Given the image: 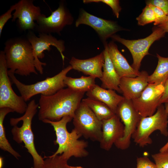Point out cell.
Instances as JSON below:
<instances>
[{
    "mask_svg": "<svg viewBox=\"0 0 168 168\" xmlns=\"http://www.w3.org/2000/svg\"><path fill=\"white\" fill-rule=\"evenodd\" d=\"M85 92L68 87L49 96L41 95L38 103V119L57 121L63 117L73 118Z\"/></svg>",
    "mask_w": 168,
    "mask_h": 168,
    "instance_id": "1",
    "label": "cell"
},
{
    "mask_svg": "<svg viewBox=\"0 0 168 168\" xmlns=\"http://www.w3.org/2000/svg\"><path fill=\"white\" fill-rule=\"evenodd\" d=\"M72 119L70 116H66L57 121L45 120L42 121L50 124L55 133L56 139L54 142L58 147L56 151L51 156L60 154L63 159L68 161L72 156L81 158L88 155L89 152L86 150L87 142L78 139L82 135L74 128L70 132L68 131L67 124Z\"/></svg>",
    "mask_w": 168,
    "mask_h": 168,
    "instance_id": "2",
    "label": "cell"
},
{
    "mask_svg": "<svg viewBox=\"0 0 168 168\" xmlns=\"http://www.w3.org/2000/svg\"><path fill=\"white\" fill-rule=\"evenodd\" d=\"M4 51L9 70L24 76L37 75L32 45L27 39L15 37L7 40Z\"/></svg>",
    "mask_w": 168,
    "mask_h": 168,
    "instance_id": "3",
    "label": "cell"
},
{
    "mask_svg": "<svg viewBox=\"0 0 168 168\" xmlns=\"http://www.w3.org/2000/svg\"><path fill=\"white\" fill-rule=\"evenodd\" d=\"M38 107L35 100H32L28 104L23 115L18 118H11L10 122L13 126L11 129L13 140L18 144L24 143V147L33 158V168H43L44 161L35 148L31 127L32 120Z\"/></svg>",
    "mask_w": 168,
    "mask_h": 168,
    "instance_id": "4",
    "label": "cell"
},
{
    "mask_svg": "<svg viewBox=\"0 0 168 168\" xmlns=\"http://www.w3.org/2000/svg\"><path fill=\"white\" fill-rule=\"evenodd\" d=\"M72 69L71 66L69 65L52 77L29 85L22 83L16 78L14 73L9 70L8 73L11 82L15 85L21 96L26 102L37 94L50 96L64 88L66 86L64 83V79L67 73Z\"/></svg>",
    "mask_w": 168,
    "mask_h": 168,
    "instance_id": "5",
    "label": "cell"
},
{
    "mask_svg": "<svg viewBox=\"0 0 168 168\" xmlns=\"http://www.w3.org/2000/svg\"><path fill=\"white\" fill-rule=\"evenodd\" d=\"M168 113L164 105L161 104L152 116L141 117L132 138L139 147H144L152 143L151 135L156 130L159 131L165 137L168 136Z\"/></svg>",
    "mask_w": 168,
    "mask_h": 168,
    "instance_id": "6",
    "label": "cell"
},
{
    "mask_svg": "<svg viewBox=\"0 0 168 168\" xmlns=\"http://www.w3.org/2000/svg\"><path fill=\"white\" fill-rule=\"evenodd\" d=\"M74 128L82 136L93 141L100 142L102 138V121L82 101L73 118Z\"/></svg>",
    "mask_w": 168,
    "mask_h": 168,
    "instance_id": "7",
    "label": "cell"
},
{
    "mask_svg": "<svg viewBox=\"0 0 168 168\" xmlns=\"http://www.w3.org/2000/svg\"><path fill=\"white\" fill-rule=\"evenodd\" d=\"M4 51H0V108L7 107L14 112L23 114L26 112L28 104L21 96L13 90L8 73Z\"/></svg>",
    "mask_w": 168,
    "mask_h": 168,
    "instance_id": "8",
    "label": "cell"
},
{
    "mask_svg": "<svg viewBox=\"0 0 168 168\" xmlns=\"http://www.w3.org/2000/svg\"><path fill=\"white\" fill-rule=\"evenodd\" d=\"M166 33L158 26L153 29L149 35L143 39L136 40H128L114 35L111 38L126 47L130 52L133 60L132 67L137 71L140 72L141 62L143 58L149 54L150 47L156 41L164 37Z\"/></svg>",
    "mask_w": 168,
    "mask_h": 168,
    "instance_id": "9",
    "label": "cell"
},
{
    "mask_svg": "<svg viewBox=\"0 0 168 168\" xmlns=\"http://www.w3.org/2000/svg\"><path fill=\"white\" fill-rule=\"evenodd\" d=\"M115 114L123 123L124 133L123 136L114 145L119 149L125 150L129 147L132 136L141 117L134 108L132 100L125 98L119 104Z\"/></svg>",
    "mask_w": 168,
    "mask_h": 168,
    "instance_id": "10",
    "label": "cell"
},
{
    "mask_svg": "<svg viewBox=\"0 0 168 168\" xmlns=\"http://www.w3.org/2000/svg\"><path fill=\"white\" fill-rule=\"evenodd\" d=\"M26 38L31 44L35 59V67L40 73H43L42 66L46 65L45 63L41 62L39 59H42L44 57V52L50 51L51 46H54L58 51L62 57L63 63L65 56L63 52L65 51L64 42L62 40H58L51 34L39 33L36 36L31 30L28 31Z\"/></svg>",
    "mask_w": 168,
    "mask_h": 168,
    "instance_id": "11",
    "label": "cell"
},
{
    "mask_svg": "<svg viewBox=\"0 0 168 168\" xmlns=\"http://www.w3.org/2000/svg\"><path fill=\"white\" fill-rule=\"evenodd\" d=\"M73 18L63 1L61 2L58 8L52 12L48 17L41 14L35 21V30L39 33L49 34L55 33L60 35V32L67 25H71Z\"/></svg>",
    "mask_w": 168,
    "mask_h": 168,
    "instance_id": "12",
    "label": "cell"
},
{
    "mask_svg": "<svg viewBox=\"0 0 168 168\" xmlns=\"http://www.w3.org/2000/svg\"><path fill=\"white\" fill-rule=\"evenodd\" d=\"M164 90V85L149 84L139 97L132 100L141 117L150 116L155 113L161 105Z\"/></svg>",
    "mask_w": 168,
    "mask_h": 168,
    "instance_id": "13",
    "label": "cell"
},
{
    "mask_svg": "<svg viewBox=\"0 0 168 168\" xmlns=\"http://www.w3.org/2000/svg\"><path fill=\"white\" fill-rule=\"evenodd\" d=\"M82 24L93 28L98 35L104 45L106 43L107 39L122 30L116 22L97 17L82 9L75 22V26L77 27Z\"/></svg>",
    "mask_w": 168,
    "mask_h": 168,
    "instance_id": "14",
    "label": "cell"
},
{
    "mask_svg": "<svg viewBox=\"0 0 168 168\" xmlns=\"http://www.w3.org/2000/svg\"><path fill=\"white\" fill-rule=\"evenodd\" d=\"M33 2V0H21L15 3L12 21L17 19V25L21 31L35 30L36 25L35 21L41 14L40 7L35 6Z\"/></svg>",
    "mask_w": 168,
    "mask_h": 168,
    "instance_id": "15",
    "label": "cell"
},
{
    "mask_svg": "<svg viewBox=\"0 0 168 168\" xmlns=\"http://www.w3.org/2000/svg\"><path fill=\"white\" fill-rule=\"evenodd\" d=\"M102 138L100 142L101 148L109 151L113 144L124 136V126L116 114L102 121Z\"/></svg>",
    "mask_w": 168,
    "mask_h": 168,
    "instance_id": "16",
    "label": "cell"
},
{
    "mask_svg": "<svg viewBox=\"0 0 168 168\" xmlns=\"http://www.w3.org/2000/svg\"><path fill=\"white\" fill-rule=\"evenodd\" d=\"M149 76L147 72L142 71L134 77H121L119 88L124 98L132 100L139 97L149 84Z\"/></svg>",
    "mask_w": 168,
    "mask_h": 168,
    "instance_id": "17",
    "label": "cell"
},
{
    "mask_svg": "<svg viewBox=\"0 0 168 168\" xmlns=\"http://www.w3.org/2000/svg\"><path fill=\"white\" fill-rule=\"evenodd\" d=\"M104 62V54L102 52L94 57L85 59H80L72 57L69 63L73 69L100 79L102 76Z\"/></svg>",
    "mask_w": 168,
    "mask_h": 168,
    "instance_id": "18",
    "label": "cell"
},
{
    "mask_svg": "<svg viewBox=\"0 0 168 168\" xmlns=\"http://www.w3.org/2000/svg\"><path fill=\"white\" fill-rule=\"evenodd\" d=\"M109 54L114 68L119 76L134 77L140 73L130 66L128 61L118 50V47L113 41L107 44Z\"/></svg>",
    "mask_w": 168,
    "mask_h": 168,
    "instance_id": "19",
    "label": "cell"
},
{
    "mask_svg": "<svg viewBox=\"0 0 168 168\" xmlns=\"http://www.w3.org/2000/svg\"><path fill=\"white\" fill-rule=\"evenodd\" d=\"M103 52L105 62L103 66L102 75L100 79L102 82V87L111 89L121 93L119 88L121 77L116 72L110 58L107 48V44L105 45Z\"/></svg>",
    "mask_w": 168,
    "mask_h": 168,
    "instance_id": "20",
    "label": "cell"
},
{
    "mask_svg": "<svg viewBox=\"0 0 168 168\" xmlns=\"http://www.w3.org/2000/svg\"><path fill=\"white\" fill-rule=\"evenodd\" d=\"M86 95L88 97L104 103L115 114L119 104L124 98L117 94L115 91L104 89L96 84L86 92Z\"/></svg>",
    "mask_w": 168,
    "mask_h": 168,
    "instance_id": "21",
    "label": "cell"
},
{
    "mask_svg": "<svg viewBox=\"0 0 168 168\" xmlns=\"http://www.w3.org/2000/svg\"><path fill=\"white\" fill-rule=\"evenodd\" d=\"M95 79L91 76H82L78 78L67 76L64 82L66 86L73 90L86 92L91 90L96 84Z\"/></svg>",
    "mask_w": 168,
    "mask_h": 168,
    "instance_id": "22",
    "label": "cell"
},
{
    "mask_svg": "<svg viewBox=\"0 0 168 168\" xmlns=\"http://www.w3.org/2000/svg\"><path fill=\"white\" fill-rule=\"evenodd\" d=\"M157 66L153 72L149 75V84L164 85L168 77V57H164L156 54Z\"/></svg>",
    "mask_w": 168,
    "mask_h": 168,
    "instance_id": "23",
    "label": "cell"
},
{
    "mask_svg": "<svg viewBox=\"0 0 168 168\" xmlns=\"http://www.w3.org/2000/svg\"><path fill=\"white\" fill-rule=\"evenodd\" d=\"M82 101L101 121L109 119L115 114L107 105L97 100L88 97L82 99Z\"/></svg>",
    "mask_w": 168,
    "mask_h": 168,
    "instance_id": "24",
    "label": "cell"
},
{
    "mask_svg": "<svg viewBox=\"0 0 168 168\" xmlns=\"http://www.w3.org/2000/svg\"><path fill=\"white\" fill-rule=\"evenodd\" d=\"M13 112L12 110L8 108H0V148L18 159L21 156L12 147L7 139L3 125L4 120L6 115L10 113Z\"/></svg>",
    "mask_w": 168,
    "mask_h": 168,
    "instance_id": "25",
    "label": "cell"
},
{
    "mask_svg": "<svg viewBox=\"0 0 168 168\" xmlns=\"http://www.w3.org/2000/svg\"><path fill=\"white\" fill-rule=\"evenodd\" d=\"M43 168H67V161L63 159L60 155L54 156H44Z\"/></svg>",
    "mask_w": 168,
    "mask_h": 168,
    "instance_id": "26",
    "label": "cell"
},
{
    "mask_svg": "<svg viewBox=\"0 0 168 168\" xmlns=\"http://www.w3.org/2000/svg\"><path fill=\"white\" fill-rule=\"evenodd\" d=\"M136 20L138 24L142 26L155 22L156 17L154 12L149 5H146L142 13L136 18Z\"/></svg>",
    "mask_w": 168,
    "mask_h": 168,
    "instance_id": "27",
    "label": "cell"
},
{
    "mask_svg": "<svg viewBox=\"0 0 168 168\" xmlns=\"http://www.w3.org/2000/svg\"><path fill=\"white\" fill-rule=\"evenodd\" d=\"M83 2L85 3L92 2L105 3L111 8L114 14L117 18H119V13L122 9L119 5V1L118 0H84Z\"/></svg>",
    "mask_w": 168,
    "mask_h": 168,
    "instance_id": "28",
    "label": "cell"
},
{
    "mask_svg": "<svg viewBox=\"0 0 168 168\" xmlns=\"http://www.w3.org/2000/svg\"><path fill=\"white\" fill-rule=\"evenodd\" d=\"M152 156L157 168H168V152L167 151L153 154L152 155Z\"/></svg>",
    "mask_w": 168,
    "mask_h": 168,
    "instance_id": "29",
    "label": "cell"
},
{
    "mask_svg": "<svg viewBox=\"0 0 168 168\" xmlns=\"http://www.w3.org/2000/svg\"><path fill=\"white\" fill-rule=\"evenodd\" d=\"M153 10L155 13L156 20L154 22L155 26H158L162 23L166 19L168 15L160 8L152 5L148 4Z\"/></svg>",
    "mask_w": 168,
    "mask_h": 168,
    "instance_id": "30",
    "label": "cell"
},
{
    "mask_svg": "<svg viewBox=\"0 0 168 168\" xmlns=\"http://www.w3.org/2000/svg\"><path fill=\"white\" fill-rule=\"evenodd\" d=\"M16 7V4L10 6V8L4 13L0 16V37L2 33V29L8 21L12 18V13L15 10Z\"/></svg>",
    "mask_w": 168,
    "mask_h": 168,
    "instance_id": "31",
    "label": "cell"
},
{
    "mask_svg": "<svg viewBox=\"0 0 168 168\" xmlns=\"http://www.w3.org/2000/svg\"><path fill=\"white\" fill-rule=\"evenodd\" d=\"M136 168H157L153 162L147 156L140 157L137 159Z\"/></svg>",
    "mask_w": 168,
    "mask_h": 168,
    "instance_id": "32",
    "label": "cell"
},
{
    "mask_svg": "<svg viewBox=\"0 0 168 168\" xmlns=\"http://www.w3.org/2000/svg\"><path fill=\"white\" fill-rule=\"evenodd\" d=\"M146 5L151 4L161 9L168 15V0H150L146 1Z\"/></svg>",
    "mask_w": 168,
    "mask_h": 168,
    "instance_id": "33",
    "label": "cell"
},
{
    "mask_svg": "<svg viewBox=\"0 0 168 168\" xmlns=\"http://www.w3.org/2000/svg\"><path fill=\"white\" fill-rule=\"evenodd\" d=\"M164 90L160 101V105L168 102V77L164 84Z\"/></svg>",
    "mask_w": 168,
    "mask_h": 168,
    "instance_id": "34",
    "label": "cell"
},
{
    "mask_svg": "<svg viewBox=\"0 0 168 168\" xmlns=\"http://www.w3.org/2000/svg\"><path fill=\"white\" fill-rule=\"evenodd\" d=\"M157 26L161 28L166 33H168V15L166 19Z\"/></svg>",
    "mask_w": 168,
    "mask_h": 168,
    "instance_id": "35",
    "label": "cell"
},
{
    "mask_svg": "<svg viewBox=\"0 0 168 168\" xmlns=\"http://www.w3.org/2000/svg\"><path fill=\"white\" fill-rule=\"evenodd\" d=\"M165 107L166 111L168 113V102L164 104ZM168 147V141L167 142L161 147L159 151L161 152H165L167 150V149Z\"/></svg>",
    "mask_w": 168,
    "mask_h": 168,
    "instance_id": "36",
    "label": "cell"
},
{
    "mask_svg": "<svg viewBox=\"0 0 168 168\" xmlns=\"http://www.w3.org/2000/svg\"><path fill=\"white\" fill-rule=\"evenodd\" d=\"M4 161L3 158L2 157H0V168H2L3 166Z\"/></svg>",
    "mask_w": 168,
    "mask_h": 168,
    "instance_id": "37",
    "label": "cell"
},
{
    "mask_svg": "<svg viewBox=\"0 0 168 168\" xmlns=\"http://www.w3.org/2000/svg\"><path fill=\"white\" fill-rule=\"evenodd\" d=\"M67 168H83L80 166H72L68 165Z\"/></svg>",
    "mask_w": 168,
    "mask_h": 168,
    "instance_id": "38",
    "label": "cell"
},
{
    "mask_svg": "<svg viewBox=\"0 0 168 168\" xmlns=\"http://www.w3.org/2000/svg\"><path fill=\"white\" fill-rule=\"evenodd\" d=\"M166 151H167L168 152V147L167 149V150Z\"/></svg>",
    "mask_w": 168,
    "mask_h": 168,
    "instance_id": "39",
    "label": "cell"
}]
</instances>
